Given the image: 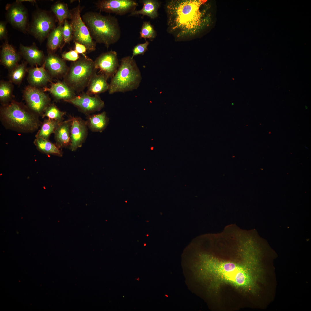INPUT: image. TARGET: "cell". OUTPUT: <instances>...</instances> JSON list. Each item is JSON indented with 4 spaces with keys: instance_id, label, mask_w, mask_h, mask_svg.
<instances>
[{
    "instance_id": "obj_1",
    "label": "cell",
    "mask_w": 311,
    "mask_h": 311,
    "mask_svg": "<svg viewBox=\"0 0 311 311\" xmlns=\"http://www.w3.org/2000/svg\"><path fill=\"white\" fill-rule=\"evenodd\" d=\"M198 259L202 275L214 282L228 283L251 292L258 287L263 271L257 258L251 252L246 250L240 263L206 252L201 253Z\"/></svg>"
},
{
    "instance_id": "obj_2",
    "label": "cell",
    "mask_w": 311,
    "mask_h": 311,
    "mask_svg": "<svg viewBox=\"0 0 311 311\" xmlns=\"http://www.w3.org/2000/svg\"><path fill=\"white\" fill-rule=\"evenodd\" d=\"M203 1L171 0L166 10L169 31L178 38H192L206 25L208 17L202 10Z\"/></svg>"
},
{
    "instance_id": "obj_3",
    "label": "cell",
    "mask_w": 311,
    "mask_h": 311,
    "mask_svg": "<svg viewBox=\"0 0 311 311\" xmlns=\"http://www.w3.org/2000/svg\"><path fill=\"white\" fill-rule=\"evenodd\" d=\"M0 118L6 128L21 133L34 132L41 124L39 116L27 106L13 100L1 105Z\"/></svg>"
},
{
    "instance_id": "obj_4",
    "label": "cell",
    "mask_w": 311,
    "mask_h": 311,
    "mask_svg": "<svg viewBox=\"0 0 311 311\" xmlns=\"http://www.w3.org/2000/svg\"><path fill=\"white\" fill-rule=\"evenodd\" d=\"M82 18L91 37L96 43L103 44L108 48L120 39V29L115 17L88 12L85 14Z\"/></svg>"
},
{
    "instance_id": "obj_5",
    "label": "cell",
    "mask_w": 311,
    "mask_h": 311,
    "mask_svg": "<svg viewBox=\"0 0 311 311\" xmlns=\"http://www.w3.org/2000/svg\"><path fill=\"white\" fill-rule=\"evenodd\" d=\"M141 79V73L135 60L130 56L124 57L111 78L109 93L132 91L138 88Z\"/></svg>"
},
{
    "instance_id": "obj_6",
    "label": "cell",
    "mask_w": 311,
    "mask_h": 311,
    "mask_svg": "<svg viewBox=\"0 0 311 311\" xmlns=\"http://www.w3.org/2000/svg\"><path fill=\"white\" fill-rule=\"evenodd\" d=\"M97 70L94 61L84 54L71 63L63 77V81L75 92H82L87 87Z\"/></svg>"
},
{
    "instance_id": "obj_7",
    "label": "cell",
    "mask_w": 311,
    "mask_h": 311,
    "mask_svg": "<svg viewBox=\"0 0 311 311\" xmlns=\"http://www.w3.org/2000/svg\"><path fill=\"white\" fill-rule=\"evenodd\" d=\"M70 24L73 31V38L75 42L84 45L88 52L96 49V42L92 39L89 31L80 15L79 5L70 10Z\"/></svg>"
},
{
    "instance_id": "obj_8",
    "label": "cell",
    "mask_w": 311,
    "mask_h": 311,
    "mask_svg": "<svg viewBox=\"0 0 311 311\" xmlns=\"http://www.w3.org/2000/svg\"><path fill=\"white\" fill-rule=\"evenodd\" d=\"M56 27L54 17L47 11L40 10L33 15L27 31L42 43Z\"/></svg>"
},
{
    "instance_id": "obj_9",
    "label": "cell",
    "mask_w": 311,
    "mask_h": 311,
    "mask_svg": "<svg viewBox=\"0 0 311 311\" xmlns=\"http://www.w3.org/2000/svg\"><path fill=\"white\" fill-rule=\"evenodd\" d=\"M23 96L28 107L39 116H42L51 104L50 97L43 90L30 85L25 88Z\"/></svg>"
},
{
    "instance_id": "obj_10",
    "label": "cell",
    "mask_w": 311,
    "mask_h": 311,
    "mask_svg": "<svg viewBox=\"0 0 311 311\" xmlns=\"http://www.w3.org/2000/svg\"><path fill=\"white\" fill-rule=\"evenodd\" d=\"M6 17L12 26L19 31L25 33L28 25V14L26 8L21 2L17 1L5 6Z\"/></svg>"
},
{
    "instance_id": "obj_11",
    "label": "cell",
    "mask_w": 311,
    "mask_h": 311,
    "mask_svg": "<svg viewBox=\"0 0 311 311\" xmlns=\"http://www.w3.org/2000/svg\"><path fill=\"white\" fill-rule=\"evenodd\" d=\"M100 11L122 15L135 10L138 5L136 1L133 0H101L96 3Z\"/></svg>"
},
{
    "instance_id": "obj_12",
    "label": "cell",
    "mask_w": 311,
    "mask_h": 311,
    "mask_svg": "<svg viewBox=\"0 0 311 311\" xmlns=\"http://www.w3.org/2000/svg\"><path fill=\"white\" fill-rule=\"evenodd\" d=\"M66 102L73 105L86 114L99 111L105 106L104 102L98 95L92 96L85 92L76 96Z\"/></svg>"
},
{
    "instance_id": "obj_13",
    "label": "cell",
    "mask_w": 311,
    "mask_h": 311,
    "mask_svg": "<svg viewBox=\"0 0 311 311\" xmlns=\"http://www.w3.org/2000/svg\"><path fill=\"white\" fill-rule=\"evenodd\" d=\"M95 69L108 78H112L119 66L117 52L114 51L103 53L94 61Z\"/></svg>"
},
{
    "instance_id": "obj_14",
    "label": "cell",
    "mask_w": 311,
    "mask_h": 311,
    "mask_svg": "<svg viewBox=\"0 0 311 311\" xmlns=\"http://www.w3.org/2000/svg\"><path fill=\"white\" fill-rule=\"evenodd\" d=\"M87 123L79 117L72 118L70 147L72 151L82 146L87 134Z\"/></svg>"
},
{
    "instance_id": "obj_15",
    "label": "cell",
    "mask_w": 311,
    "mask_h": 311,
    "mask_svg": "<svg viewBox=\"0 0 311 311\" xmlns=\"http://www.w3.org/2000/svg\"><path fill=\"white\" fill-rule=\"evenodd\" d=\"M45 69L52 77H64L69 68L64 60L54 54H48L44 60Z\"/></svg>"
},
{
    "instance_id": "obj_16",
    "label": "cell",
    "mask_w": 311,
    "mask_h": 311,
    "mask_svg": "<svg viewBox=\"0 0 311 311\" xmlns=\"http://www.w3.org/2000/svg\"><path fill=\"white\" fill-rule=\"evenodd\" d=\"M43 90L49 92L56 100L66 102L76 96L75 92L64 81L52 82L50 87H43Z\"/></svg>"
},
{
    "instance_id": "obj_17",
    "label": "cell",
    "mask_w": 311,
    "mask_h": 311,
    "mask_svg": "<svg viewBox=\"0 0 311 311\" xmlns=\"http://www.w3.org/2000/svg\"><path fill=\"white\" fill-rule=\"evenodd\" d=\"M52 77L43 64L40 67L36 66L28 70V80L32 86L38 88L45 86L48 83L52 82Z\"/></svg>"
},
{
    "instance_id": "obj_18",
    "label": "cell",
    "mask_w": 311,
    "mask_h": 311,
    "mask_svg": "<svg viewBox=\"0 0 311 311\" xmlns=\"http://www.w3.org/2000/svg\"><path fill=\"white\" fill-rule=\"evenodd\" d=\"M20 59L19 54L12 45L7 42L3 44L0 52L1 64L10 71L18 64Z\"/></svg>"
},
{
    "instance_id": "obj_19",
    "label": "cell",
    "mask_w": 311,
    "mask_h": 311,
    "mask_svg": "<svg viewBox=\"0 0 311 311\" xmlns=\"http://www.w3.org/2000/svg\"><path fill=\"white\" fill-rule=\"evenodd\" d=\"M19 48L21 54L29 64L36 66L43 65L45 58L43 53L34 43L30 46L20 44Z\"/></svg>"
},
{
    "instance_id": "obj_20",
    "label": "cell",
    "mask_w": 311,
    "mask_h": 311,
    "mask_svg": "<svg viewBox=\"0 0 311 311\" xmlns=\"http://www.w3.org/2000/svg\"><path fill=\"white\" fill-rule=\"evenodd\" d=\"M72 118L60 122L54 132L56 145L58 147H66L70 143L71 128Z\"/></svg>"
},
{
    "instance_id": "obj_21",
    "label": "cell",
    "mask_w": 311,
    "mask_h": 311,
    "mask_svg": "<svg viewBox=\"0 0 311 311\" xmlns=\"http://www.w3.org/2000/svg\"><path fill=\"white\" fill-rule=\"evenodd\" d=\"M108 79L103 74L95 73L89 82L86 93L90 95H94L108 91L109 84L107 82Z\"/></svg>"
},
{
    "instance_id": "obj_22",
    "label": "cell",
    "mask_w": 311,
    "mask_h": 311,
    "mask_svg": "<svg viewBox=\"0 0 311 311\" xmlns=\"http://www.w3.org/2000/svg\"><path fill=\"white\" fill-rule=\"evenodd\" d=\"M62 26L59 25L53 29L47 37V47L48 54H54L60 48L63 41L62 29Z\"/></svg>"
},
{
    "instance_id": "obj_23",
    "label": "cell",
    "mask_w": 311,
    "mask_h": 311,
    "mask_svg": "<svg viewBox=\"0 0 311 311\" xmlns=\"http://www.w3.org/2000/svg\"><path fill=\"white\" fill-rule=\"evenodd\" d=\"M141 1L143 4L142 8L139 10H134L130 13V16L141 14L147 16L151 19L157 17L158 11L160 5L158 1L154 0H143Z\"/></svg>"
},
{
    "instance_id": "obj_24",
    "label": "cell",
    "mask_w": 311,
    "mask_h": 311,
    "mask_svg": "<svg viewBox=\"0 0 311 311\" xmlns=\"http://www.w3.org/2000/svg\"><path fill=\"white\" fill-rule=\"evenodd\" d=\"M109 120L106 112L104 111L90 117L87 124L93 131L101 132L107 126Z\"/></svg>"
},
{
    "instance_id": "obj_25",
    "label": "cell",
    "mask_w": 311,
    "mask_h": 311,
    "mask_svg": "<svg viewBox=\"0 0 311 311\" xmlns=\"http://www.w3.org/2000/svg\"><path fill=\"white\" fill-rule=\"evenodd\" d=\"M37 149L41 152L47 154L61 156L62 153L59 148L49 141L41 138H36L33 142Z\"/></svg>"
},
{
    "instance_id": "obj_26",
    "label": "cell",
    "mask_w": 311,
    "mask_h": 311,
    "mask_svg": "<svg viewBox=\"0 0 311 311\" xmlns=\"http://www.w3.org/2000/svg\"><path fill=\"white\" fill-rule=\"evenodd\" d=\"M56 120L49 119H45L41 123L40 129L35 135L36 138H41L49 140L51 135L54 133L60 123Z\"/></svg>"
},
{
    "instance_id": "obj_27",
    "label": "cell",
    "mask_w": 311,
    "mask_h": 311,
    "mask_svg": "<svg viewBox=\"0 0 311 311\" xmlns=\"http://www.w3.org/2000/svg\"><path fill=\"white\" fill-rule=\"evenodd\" d=\"M59 23V25L62 26L64 22L67 19H71V15L67 4L58 2L53 5L51 8Z\"/></svg>"
},
{
    "instance_id": "obj_28",
    "label": "cell",
    "mask_w": 311,
    "mask_h": 311,
    "mask_svg": "<svg viewBox=\"0 0 311 311\" xmlns=\"http://www.w3.org/2000/svg\"><path fill=\"white\" fill-rule=\"evenodd\" d=\"M13 86L10 81L1 80L0 82V101L2 105L12 101Z\"/></svg>"
},
{
    "instance_id": "obj_29",
    "label": "cell",
    "mask_w": 311,
    "mask_h": 311,
    "mask_svg": "<svg viewBox=\"0 0 311 311\" xmlns=\"http://www.w3.org/2000/svg\"><path fill=\"white\" fill-rule=\"evenodd\" d=\"M26 71L25 63L18 65L10 71L8 77L9 81L16 84H19L23 80Z\"/></svg>"
},
{
    "instance_id": "obj_30",
    "label": "cell",
    "mask_w": 311,
    "mask_h": 311,
    "mask_svg": "<svg viewBox=\"0 0 311 311\" xmlns=\"http://www.w3.org/2000/svg\"><path fill=\"white\" fill-rule=\"evenodd\" d=\"M66 113L61 111L54 103H51L45 109L41 116L43 118L47 117L49 119L62 122Z\"/></svg>"
},
{
    "instance_id": "obj_31",
    "label": "cell",
    "mask_w": 311,
    "mask_h": 311,
    "mask_svg": "<svg viewBox=\"0 0 311 311\" xmlns=\"http://www.w3.org/2000/svg\"><path fill=\"white\" fill-rule=\"evenodd\" d=\"M141 38L152 39L156 36V33L153 26L149 22L145 21L143 23L140 32Z\"/></svg>"
},
{
    "instance_id": "obj_32",
    "label": "cell",
    "mask_w": 311,
    "mask_h": 311,
    "mask_svg": "<svg viewBox=\"0 0 311 311\" xmlns=\"http://www.w3.org/2000/svg\"><path fill=\"white\" fill-rule=\"evenodd\" d=\"M62 26V31L63 41L65 43H69L73 38V31L71 25L67 19Z\"/></svg>"
},
{
    "instance_id": "obj_33",
    "label": "cell",
    "mask_w": 311,
    "mask_h": 311,
    "mask_svg": "<svg viewBox=\"0 0 311 311\" xmlns=\"http://www.w3.org/2000/svg\"><path fill=\"white\" fill-rule=\"evenodd\" d=\"M149 43V42L146 40L144 43L138 44L134 46L132 49V58L138 55H143L147 50Z\"/></svg>"
},
{
    "instance_id": "obj_34",
    "label": "cell",
    "mask_w": 311,
    "mask_h": 311,
    "mask_svg": "<svg viewBox=\"0 0 311 311\" xmlns=\"http://www.w3.org/2000/svg\"><path fill=\"white\" fill-rule=\"evenodd\" d=\"M78 53L75 50L64 52L62 54V57L64 60L75 62L80 58Z\"/></svg>"
},
{
    "instance_id": "obj_35",
    "label": "cell",
    "mask_w": 311,
    "mask_h": 311,
    "mask_svg": "<svg viewBox=\"0 0 311 311\" xmlns=\"http://www.w3.org/2000/svg\"><path fill=\"white\" fill-rule=\"evenodd\" d=\"M5 22L1 21L0 22V39L1 40L6 39L7 36V31L6 28Z\"/></svg>"
},
{
    "instance_id": "obj_36",
    "label": "cell",
    "mask_w": 311,
    "mask_h": 311,
    "mask_svg": "<svg viewBox=\"0 0 311 311\" xmlns=\"http://www.w3.org/2000/svg\"><path fill=\"white\" fill-rule=\"evenodd\" d=\"M75 50L78 54L84 55V54L87 51L86 47L84 45L76 42H75Z\"/></svg>"
}]
</instances>
